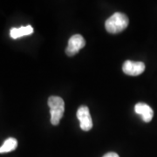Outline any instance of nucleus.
Segmentation results:
<instances>
[{"label":"nucleus","mask_w":157,"mask_h":157,"mask_svg":"<svg viewBox=\"0 0 157 157\" xmlns=\"http://www.w3.org/2000/svg\"><path fill=\"white\" fill-rule=\"evenodd\" d=\"M122 71L129 76H138L145 71V64L140 61L126 60L122 66Z\"/></svg>","instance_id":"nucleus-5"},{"label":"nucleus","mask_w":157,"mask_h":157,"mask_svg":"<svg viewBox=\"0 0 157 157\" xmlns=\"http://www.w3.org/2000/svg\"><path fill=\"white\" fill-rule=\"evenodd\" d=\"M33 33V28L31 25H26V26H21L19 28L11 29L10 35L12 39H16L20 38V37L31 35Z\"/></svg>","instance_id":"nucleus-7"},{"label":"nucleus","mask_w":157,"mask_h":157,"mask_svg":"<svg viewBox=\"0 0 157 157\" xmlns=\"http://www.w3.org/2000/svg\"><path fill=\"white\" fill-rule=\"evenodd\" d=\"M135 111L136 113L140 114L145 122H150L154 116L153 109L148 105H147L146 103L143 102H139L135 105Z\"/></svg>","instance_id":"nucleus-6"},{"label":"nucleus","mask_w":157,"mask_h":157,"mask_svg":"<svg viewBox=\"0 0 157 157\" xmlns=\"http://www.w3.org/2000/svg\"><path fill=\"white\" fill-rule=\"evenodd\" d=\"M103 157H120V156L118 155L116 153H114V152H109V153L106 154V155H105Z\"/></svg>","instance_id":"nucleus-9"},{"label":"nucleus","mask_w":157,"mask_h":157,"mask_svg":"<svg viewBox=\"0 0 157 157\" xmlns=\"http://www.w3.org/2000/svg\"><path fill=\"white\" fill-rule=\"evenodd\" d=\"M48 106L50 107L51 123L53 126L59 124L65 112V102L59 96H51L48 99Z\"/></svg>","instance_id":"nucleus-2"},{"label":"nucleus","mask_w":157,"mask_h":157,"mask_svg":"<svg viewBox=\"0 0 157 157\" xmlns=\"http://www.w3.org/2000/svg\"><path fill=\"white\" fill-rule=\"evenodd\" d=\"M128 17L121 12H115L105 22V28L109 33L117 34L123 32L128 25Z\"/></svg>","instance_id":"nucleus-1"},{"label":"nucleus","mask_w":157,"mask_h":157,"mask_svg":"<svg viewBox=\"0 0 157 157\" xmlns=\"http://www.w3.org/2000/svg\"><path fill=\"white\" fill-rule=\"evenodd\" d=\"M17 147V140L15 138H8L7 140H5L4 144L0 147V154L4 153H8L15 150Z\"/></svg>","instance_id":"nucleus-8"},{"label":"nucleus","mask_w":157,"mask_h":157,"mask_svg":"<svg viewBox=\"0 0 157 157\" xmlns=\"http://www.w3.org/2000/svg\"><path fill=\"white\" fill-rule=\"evenodd\" d=\"M77 118L79 121L80 128L83 131H89L93 128V120L91 117L89 108L86 106H81L78 108Z\"/></svg>","instance_id":"nucleus-4"},{"label":"nucleus","mask_w":157,"mask_h":157,"mask_svg":"<svg viewBox=\"0 0 157 157\" xmlns=\"http://www.w3.org/2000/svg\"><path fill=\"white\" fill-rule=\"evenodd\" d=\"M86 45V40L79 34H75L68 40V45L66 49V53L68 56L73 57L77 54Z\"/></svg>","instance_id":"nucleus-3"}]
</instances>
